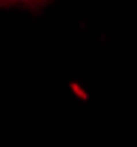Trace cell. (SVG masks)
<instances>
[{"mask_svg":"<svg viewBox=\"0 0 137 147\" xmlns=\"http://www.w3.org/2000/svg\"><path fill=\"white\" fill-rule=\"evenodd\" d=\"M16 2H25V4H37L43 0H0V4H16Z\"/></svg>","mask_w":137,"mask_h":147,"instance_id":"obj_1","label":"cell"}]
</instances>
